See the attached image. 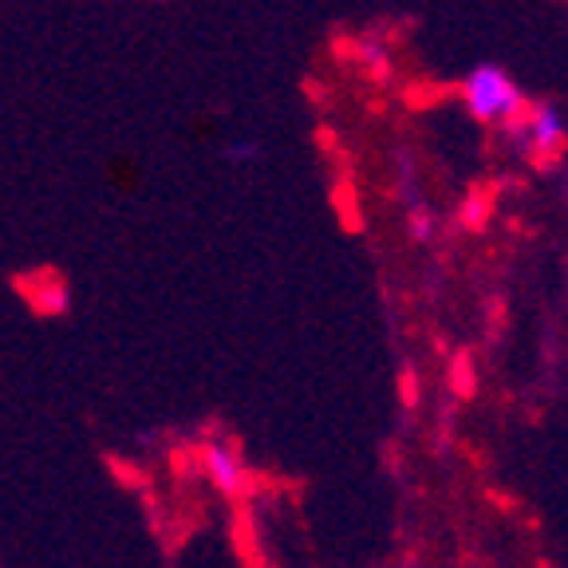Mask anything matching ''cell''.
<instances>
[{
    "mask_svg": "<svg viewBox=\"0 0 568 568\" xmlns=\"http://www.w3.org/2000/svg\"><path fill=\"white\" fill-rule=\"evenodd\" d=\"M462 103L470 106V115L478 123H514L525 111V95L509 71L481 63L462 80Z\"/></svg>",
    "mask_w": 568,
    "mask_h": 568,
    "instance_id": "cell-1",
    "label": "cell"
},
{
    "mask_svg": "<svg viewBox=\"0 0 568 568\" xmlns=\"http://www.w3.org/2000/svg\"><path fill=\"white\" fill-rule=\"evenodd\" d=\"M202 474L210 478V486L225 497L245 494V486H248L245 462H241L237 446L225 443V438H210V443L202 446Z\"/></svg>",
    "mask_w": 568,
    "mask_h": 568,
    "instance_id": "cell-2",
    "label": "cell"
},
{
    "mask_svg": "<svg viewBox=\"0 0 568 568\" xmlns=\"http://www.w3.org/2000/svg\"><path fill=\"white\" fill-rule=\"evenodd\" d=\"M514 126H517V139L529 142L537 159H552L565 146V115L552 103H532L529 115Z\"/></svg>",
    "mask_w": 568,
    "mask_h": 568,
    "instance_id": "cell-3",
    "label": "cell"
},
{
    "mask_svg": "<svg viewBox=\"0 0 568 568\" xmlns=\"http://www.w3.org/2000/svg\"><path fill=\"white\" fill-rule=\"evenodd\" d=\"M20 293L40 316H63L71 308V288L55 273H32L20 276Z\"/></svg>",
    "mask_w": 568,
    "mask_h": 568,
    "instance_id": "cell-4",
    "label": "cell"
},
{
    "mask_svg": "<svg viewBox=\"0 0 568 568\" xmlns=\"http://www.w3.org/2000/svg\"><path fill=\"white\" fill-rule=\"evenodd\" d=\"M355 63H359L367 75H375V80H387L390 68H395V55H390V44L383 36L367 32L355 40Z\"/></svg>",
    "mask_w": 568,
    "mask_h": 568,
    "instance_id": "cell-5",
    "label": "cell"
},
{
    "mask_svg": "<svg viewBox=\"0 0 568 568\" xmlns=\"http://www.w3.org/2000/svg\"><path fill=\"white\" fill-rule=\"evenodd\" d=\"M438 225H435V213L423 210V205H410V237L415 241H435Z\"/></svg>",
    "mask_w": 568,
    "mask_h": 568,
    "instance_id": "cell-6",
    "label": "cell"
},
{
    "mask_svg": "<svg viewBox=\"0 0 568 568\" xmlns=\"http://www.w3.org/2000/svg\"><path fill=\"white\" fill-rule=\"evenodd\" d=\"M257 154H261L257 139H241V142H230V146H225V159H230L233 166H245V162H253Z\"/></svg>",
    "mask_w": 568,
    "mask_h": 568,
    "instance_id": "cell-7",
    "label": "cell"
},
{
    "mask_svg": "<svg viewBox=\"0 0 568 568\" xmlns=\"http://www.w3.org/2000/svg\"><path fill=\"white\" fill-rule=\"evenodd\" d=\"M462 225H466V230H478L481 222H486V202H481V194H470L466 197V202H462Z\"/></svg>",
    "mask_w": 568,
    "mask_h": 568,
    "instance_id": "cell-8",
    "label": "cell"
}]
</instances>
